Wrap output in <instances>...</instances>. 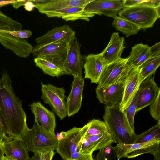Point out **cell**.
Returning <instances> with one entry per match:
<instances>
[{
    "mask_svg": "<svg viewBox=\"0 0 160 160\" xmlns=\"http://www.w3.org/2000/svg\"><path fill=\"white\" fill-rule=\"evenodd\" d=\"M34 62L36 66L39 68L45 74L53 77H58L65 74L62 68L39 58H35Z\"/></svg>",
    "mask_w": 160,
    "mask_h": 160,
    "instance_id": "obj_25",
    "label": "cell"
},
{
    "mask_svg": "<svg viewBox=\"0 0 160 160\" xmlns=\"http://www.w3.org/2000/svg\"><path fill=\"white\" fill-rule=\"evenodd\" d=\"M72 160V159H71V160Z\"/></svg>",
    "mask_w": 160,
    "mask_h": 160,
    "instance_id": "obj_44",
    "label": "cell"
},
{
    "mask_svg": "<svg viewBox=\"0 0 160 160\" xmlns=\"http://www.w3.org/2000/svg\"><path fill=\"white\" fill-rule=\"evenodd\" d=\"M124 39L120 37L118 32H115L111 36L107 46L100 53L106 65L121 58L125 48Z\"/></svg>",
    "mask_w": 160,
    "mask_h": 160,
    "instance_id": "obj_19",
    "label": "cell"
},
{
    "mask_svg": "<svg viewBox=\"0 0 160 160\" xmlns=\"http://www.w3.org/2000/svg\"><path fill=\"white\" fill-rule=\"evenodd\" d=\"M160 93L156 99L149 105L150 114L156 120L160 119Z\"/></svg>",
    "mask_w": 160,
    "mask_h": 160,
    "instance_id": "obj_34",
    "label": "cell"
},
{
    "mask_svg": "<svg viewBox=\"0 0 160 160\" xmlns=\"http://www.w3.org/2000/svg\"><path fill=\"white\" fill-rule=\"evenodd\" d=\"M12 81L4 70L0 78V109L12 139H21L28 127L22 101L15 94Z\"/></svg>",
    "mask_w": 160,
    "mask_h": 160,
    "instance_id": "obj_1",
    "label": "cell"
},
{
    "mask_svg": "<svg viewBox=\"0 0 160 160\" xmlns=\"http://www.w3.org/2000/svg\"><path fill=\"white\" fill-rule=\"evenodd\" d=\"M139 68H132L126 79L123 94L119 105L120 110L123 111L128 108L133 100L140 84L139 82Z\"/></svg>",
    "mask_w": 160,
    "mask_h": 160,
    "instance_id": "obj_18",
    "label": "cell"
},
{
    "mask_svg": "<svg viewBox=\"0 0 160 160\" xmlns=\"http://www.w3.org/2000/svg\"><path fill=\"white\" fill-rule=\"evenodd\" d=\"M137 95V92L130 105L122 112L127 122L132 129L134 131V118L136 112Z\"/></svg>",
    "mask_w": 160,
    "mask_h": 160,
    "instance_id": "obj_31",
    "label": "cell"
},
{
    "mask_svg": "<svg viewBox=\"0 0 160 160\" xmlns=\"http://www.w3.org/2000/svg\"><path fill=\"white\" fill-rule=\"evenodd\" d=\"M70 44L57 42L48 44H37L32 53L35 58H39L62 68L67 58Z\"/></svg>",
    "mask_w": 160,
    "mask_h": 160,
    "instance_id": "obj_6",
    "label": "cell"
},
{
    "mask_svg": "<svg viewBox=\"0 0 160 160\" xmlns=\"http://www.w3.org/2000/svg\"><path fill=\"white\" fill-rule=\"evenodd\" d=\"M160 65V55L151 58L146 61L140 67V84L147 78L155 72Z\"/></svg>",
    "mask_w": 160,
    "mask_h": 160,
    "instance_id": "obj_27",
    "label": "cell"
},
{
    "mask_svg": "<svg viewBox=\"0 0 160 160\" xmlns=\"http://www.w3.org/2000/svg\"><path fill=\"white\" fill-rule=\"evenodd\" d=\"M87 124V129L83 138L109 131L104 122L99 120L93 119L89 121Z\"/></svg>",
    "mask_w": 160,
    "mask_h": 160,
    "instance_id": "obj_29",
    "label": "cell"
},
{
    "mask_svg": "<svg viewBox=\"0 0 160 160\" xmlns=\"http://www.w3.org/2000/svg\"><path fill=\"white\" fill-rule=\"evenodd\" d=\"M4 142L0 138V160H2L5 156L3 148V144Z\"/></svg>",
    "mask_w": 160,
    "mask_h": 160,
    "instance_id": "obj_41",
    "label": "cell"
},
{
    "mask_svg": "<svg viewBox=\"0 0 160 160\" xmlns=\"http://www.w3.org/2000/svg\"><path fill=\"white\" fill-rule=\"evenodd\" d=\"M160 140L154 139L144 142L125 144L118 143L114 147L118 159L133 158L144 154L155 155L160 151Z\"/></svg>",
    "mask_w": 160,
    "mask_h": 160,
    "instance_id": "obj_9",
    "label": "cell"
},
{
    "mask_svg": "<svg viewBox=\"0 0 160 160\" xmlns=\"http://www.w3.org/2000/svg\"><path fill=\"white\" fill-rule=\"evenodd\" d=\"M0 5V30L13 31L21 30L22 24L3 13L1 10Z\"/></svg>",
    "mask_w": 160,
    "mask_h": 160,
    "instance_id": "obj_30",
    "label": "cell"
},
{
    "mask_svg": "<svg viewBox=\"0 0 160 160\" xmlns=\"http://www.w3.org/2000/svg\"><path fill=\"white\" fill-rule=\"evenodd\" d=\"M21 139L28 150L33 152L42 149L56 150L58 141L56 135L45 131L36 120L32 128L26 129Z\"/></svg>",
    "mask_w": 160,
    "mask_h": 160,
    "instance_id": "obj_3",
    "label": "cell"
},
{
    "mask_svg": "<svg viewBox=\"0 0 160 160\" xmlns=\"http://www.w3.org/2000/svg\"><path fill=\"white\" fill-rule=\"evenodd\" d=\"M0 32L10 34L16 38L22 39H28L32 34V32L28 30L13 31L1 30Z\"/></svg>",
    "mask_w": 160,
    "mask_h": 160,
    "instance_id": "obj_35",
    "label": "cell"
},
{
    "mask_svg": "<svg viewBox=\"0 0 160 160\" xmlns=\"http://www.w3.org/2000/svg\"><path fill=\"white\" fill-rule=\"evenodd\" d=\"M87 128L86 124L82 128L74 127L66 132H62L63 137L58 140L56 150L63 159L71 160L73 154L78 152V145Z\"/></svg>",
    "mask_w": 160,
    "mask_h": 160,
    "instance_id": "obj_8",
    "label": "cell"
},
{
    "mask_svg": "<svg viewBox=\"0 0 160 160\" xmlns=\"http://www.w3.org/2000/svg\"><path fill=\"white\" fill-rule=\"evenodd\" d=\"M123 0H92L83 8L86 12L114 18L123 8Z\"/></svg>",
    "mask_w": 160,
    "mask_h": 160,
    "instance_id": "obj_13",
    "label": "cell"
},
{
    "mask_svg": "<svg viewBox=\"0 0 160 160\" xmlns=\"http://www.w3.org/2000/svg\"><path fill=\"white\" fill-rule=\"evenodd\" d=\"M160 43H156L153 46L150 47L151 54V58L160 55Z\"/></svg>",
    "mask_w": 160,
    "mask_h": 160,
    "instance_id": "obj_38",
    "label": "cell"
},
{
    "mask_svg": "<svg viewBox=\"0 0 160 160\" xmlns=\"http://www.w3.org/2000/svg\"><path fill=\"white\" fill-rule=\"evenodd\" d=\"M84 81L82 76L74 77L70 92L67 99L66 104L68 117L77 113L81 108Z\"/></svg>",
    "mask_w": 160,
    "mask_h": 160,
    "instance_id": "obj_17",
    "label": "cell"
},
{
    "mask_svg": "<svg viewBox=\"0 0 160 160\" xmlns=\"http://www.w3.org/2000/svg\"><path fill=\"white\" fill-rule=\"evenodd\" d=\"M126 79L105 87L97 88L96 93L99 102L108 107L119 105L123 98Z\"/></svg>",
    "mask_w": 160,
    "mask_h": 160,
    "instance_id": "obj_12",
    "label": "cell"
},
{
    "mask_svg": "<svg viewBox=\"0 0 160 160\" xmlns=\"http://www.w3.org/2000/svg\"><path fill=\"white\" fill-rule=\"evenodd\" d=\"M137 92L136 112L149 106L160 93V88L151 76L140 83Z\"/></svg>",
    "mask_w": 160,
    "mask_h": 160,
    "instance_id": "obj_11",
    "label": "cell"
},
{
    "mask_svg": "<svg viewBox=\"0 0 160 160\" xmlns=\"http://www.w3.org/2000/svg\"><path fill=\"white\" fill-rule=\"evenodd\" d=\"M3 148L5 156L11 160H28V151L21 139L15 138L4 142Z\"/></svg>",
    "mask_w": 160,
    "mask_h": 160,
    "instance_id": "obj_22",
    "label": "cell"
},
{
    "mask_svg": "<svg viewBox=\"0 0 160 160\" xmlns=\"http://www.w3.org/2000/svg\"><path fill=\"white\" fill-rule=\"evenodd\" d=\"M151 58L150 47L147 44H138L132 47L128 62L133 68H139L146 61Z\"/></svg>",
    "mask_w": 160,
    "mask_h": 160,
    "instance_id": "obj_24",
    "label": "cell"
},
{
    "mask_svg": "<svg viewBox=\"0 0 160 160\" xmlns=\"http://www.w3.org/2000/svg\"><path fill=\"white\" fill-rule=\"evenodd\" d=\"M41 83V99L48 104L60 120L68 116L65 90L62 87Z\"/></svg>",
    "mask_w": 160,
    "mask_h": 160,
    "instance_id": "obj_5",
    "label": "cell"
},
{
    "mask_svg": "<svg viewBox=\"0 0 160 160\" xmlns=\"http://www.w3.org/2000/svg\"><path fill=\"white\" fill-rule=\"evenodd\" d=\"M112 25L116 29L125 34L126 37L135 35L140 30L131 22L118 16L114 18Z\"/></svg>",
    "mask_w": 160,
    "mask_h": 160,
    "instance_id": "obj_26",
    "label": "cell"
},
{
    "mask_svg": "<svg viewBox=\"0 0 160 160\" xmlns=\"http://www.w3.org/2000/svg\"><path fill=\"white\" fill-rule=\"evenodd\" d=\"M28 160H40L39 156L37 152H34V155L31 158H29Z\"/></svg>",
    "mask_w": 160,
    "mask_h": 160,
    "instance_id": "obj_42",
    "label": "cell"
},
{
    "mask_svg": "<svg viewBox=\"0 0 160 160\" xmlns=\"http://www.w3.org/2000/svg\"><path fill=\"white\" fill-rule=\"evenodd\" d=\"M132 67L127 58H120L104 67L100 76L97 88L107 87L124 80Z\"/></svg>",
    "mask_w": 160,
    "mask_h": 160,
    "instance_id": "obj_7",
    "label": "cell"
},
{
    "mask_svg": "<svg viewBox=\"0 0 160 160\" xmlns=\"http://www.w3.org/2000/svg\"><path fill=\"white\" fill-rule=\"evenodd\" d=\"M35 4L32 2V0H27L24 6L25 10L28 11H32L35 8Z\"/></svg>",
    "mask_w": 160,
    "mask_h": 160,
    "instance_id": "obj_39",
    "label": "cell"
},
{
    "mask_svg": "<svg viewBox=\"0 0 160 160\" xmlns=\"http://www.w3.org/2000/svg\"><path fill=\"white\" fill-rule=\"evenodd\" d=\"M112 144L103 149L99 150L95 160H119Z\"/></svg>",
    "mask_w": 160,
    "mask_h": 160,
    "instance_id": "obj_32",
    "label": "cell"
},
{
    "mask_svg": "<svg viewBox=\"0 0 160 160\" xmlns=\"http://www.w3.org/2000/svg\"><path fill=\"white\" fill-rule=\"evenodd\" d=\"M106 64L100 54H91L85 57L83 66L85 78L89 79L92 83L97 84Z\"/></svg>",
    "mask_w": 160,
    "mask_h": 160,
    "instance_id": "obj_20",
    "label": "cell"
},
{
    "mask_svg": "<svg viewBox=\"0 0 160 160\" xmlns=\"http://www.w3.org/2000/svg\"><path fill=\"white\" fill-rule=\"evenodd\" d=\"M30 106L34 116L35 120L38 121L45 131L53 136H55L56 122L54 113L39 102H33Z\"/></svg>",
    "mask_w": 160,
    "mask_h": 160,
    "instance_id": "obj_16",
    "label": "cell"
},
{
    "mask_svg": "<svg viewBox=\"0 0 160 160\" xmlns=\"http://www.w3.org/2000/svg\"><path fill=\"white\" fill-rule=\"evenodd\" d=\"M54 150L52 149H42L35 152L38 154L40 160H52L55 153Z\"/></svg>",
    "mask_w": 160,
    "mask_h": 160,
    "instance_id": "obj_36",
    "label": "cell"
},
{
    "mask_svg": "<svg viewBox=\"0 0 160 160\" xmlns=\"http://www.w3.org/2000/svg\"><path fill=\"white\" fill-rule=\"evenodd\" d=\"M154 139L160 140V120L147 131L136 134L133 143L147 142Z\"/></svg>",
    "mask_w": 160,
    "mask_h": 160,
    "instance_id": "obj_28",
    "label": "cell"
},
{
    "mask_svg": "<svg viewBox=\"0 0 160 160\" xmlns=\"http://www.w3.org/2000/svg\"><path fill=\"white\" fill-rule=\"evenodd\" d=\"M83 8L80 7H72L44 14L48 18H61L66 21L82 20L89 21L90 18L94 17L95 14L86 12Z\"/></svg>",
    "mask_w": 160,
    "mask_h": 160,
    "instance_id": "obj_23",
    "label": "cell"
},
{
    "mask_svg": "<svg viewBox=\"0 0 160 160\" xmlns=\"http://www.w3.org/2000/svg\"><path fill=\"white\" fill-rule=\"evenodd\" d=\"M0 43L16 55L27 58L32 52L33 47L25 39H20L10 34L0 32Z\"/></svg>",
    "mask_w": 160,
    "mask_h": 160,
    "instance_id": "obj_15",
    "label": "cell"
},
{
    "mask_svg": "<svg viewBox=\"0 0 160 160\" xmlns=\"http://www.w3.org/2000/svg\"><path fill=\"white\" fill-rule=\"evenodd\" d=\"M2 160H11L10 159H9L7 158L5 156H4Z\"/></svg>",
    "mask_w": 160,
    "mask_h": 160,
    "instance_id": "obj_43",
    "label": "cell"
},
{
    "mask_svg": "<svg viewBox=\"0 0 160 160\" xmlns=\"http://www.w3.org/2000/svg\"><path fill=\"white\" fill-rule=\"evenodd\" d=\"M81 45L76 38L69 44L68 55L62 68L66 74L82 76L85 57L80 52Z\"/></svg>",
    "mask_w": 160,
    "mask_h": 160,
    "instance_id": "obj_10",
    "label": "cell"
},
{
    "mask_svg": "<svg viewBox=\"0 0 160 160\" xmlns=\"http://www.w3.org/2000/svg\"><path fill=\"white\" fill-rule=\"evenodd\" d=\"M92 0H49L47 2L35 4V8L42 14L72 7L84 8Z\"/></svg>",
    "mask_w": 160,
    "mask_h": 160,
    "instance_id": "obj_21",
    "label": "cell"
},
{
    "mask_svg": "<svg viewBox=\"0 0 160 160\" xmlns=\"http://www.w3.org/2000/svg\"><path fill=\"white\" fill-rule=\"evenodd\" d=\"M0 138L4 142L12 140L0 109Z\"/></svg>",
    "mask_w": 160,
    "mask_h": 160,
    "instance_id": "obj_33",
    "label": "cell"
},
{
    "mask_svg": "<svg viewBox=\"0 0 160 160\" xmlns=\"http://www.w3.org/2000/svg\"><path fill=\"white\" fill-rule=\"evenodd\" d=\"M27 0H17L12 3L11 4L15 9L18 8L24 5Z\"/></svg>",
    "mask_w": 160,
    "mask_h": 160,
    "instance_id": "obj_40",
    "label": "cell"
},
{
    "mask_svg": "<svg viewBox=\"0 0 160 160\" xmlns=\"http://www.w3.org/2000/svg\"><path fill=\"white\" fill-rule=\"evenodd\" d=\"M160 7L154 8L142 5L124 7L119 17L128 20L140 29L152 28L160 18Z\"/></svg>",
    "mask_w": 160,
    "mask_h": 160,
    "instance_id": "obj_4",
    "label": "cell"
},
{
    "mask_svg": "<svg viewBox=\"0 0 160 160\" xmlns=\"http://www.w3.org/2000/svg\"><path fill=\"white\" fill-rule=\"evenodd\" d=\"M113 140V142L131 144L133 143L136 134L127 122L119 105L106 106L103 116Z\"/></svg>",
    "mask_w": 160,
    "mask_h": 160,
    "instance_id": "obj_2",
    "label": "cell"
},
{
    "mask_svg": "<svg viewBox=\"0 0 160 160\" xmlns=\"http://www.w3.org/2000/svg\"><path fill=\"white\" fill-rule=\"evenodd\" d=\"M72 159L73 160H94L92 156V153L85 154L81 153L79 152H76L74 153L72 156Z\"/></svg>",
    "mask_w": 160,
    "mask_h": 160,
    "instance_id": "obj_37",
    "label": "cell"
},
{
    "mask_svg": "<svg viewBox=\"0 0 160 160\" xmlns=\"http://www.w3.org/2000/svg\"><path fill=\"white\" fill-rule=\"evenodd\" d=\"M76 32L68 25L56 27L36 38L37 44H48L57 42L70 44L76 38Z\"/></svg>",
    "mask_w": 160,
    "mask_h": 160,
    "instance_id": "obj_14",
    "label": "cell"
}]
</instances>
